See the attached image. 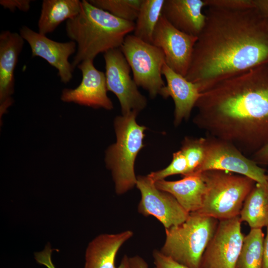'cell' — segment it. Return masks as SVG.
Returning a JSON list of instances; mask_svg holds the SVG:
<instances>
[{"label": "cell", "mask_w": 268, "mask_h": 268, "mask_svg": "<svg viewBox=\"0 0 268 268\" xmlns=\"http://www.w3.org/2000/svg\"><path fill=\"white\" fill-rule=\"evenodd\" d=\"M204 6L205 0H165L162 15L180 31L198 37L205 24Z\"/></svg>", "instance_id": "obj_17"}, {"label": "cell", "mask_w": 268, "mask_h": 268, "mask_svg": "<svg viewBox=\"0 0 268 268\" xmlns=\"http://www.w3.org/2000/svg\"><path fill=\"white\" fill-rule=\"evenodd\" d=\"M129 268H148L147 262L140 256L129 257Z\"/></svg>", "instance_id": "obj_32"}, {"label": "cell", "mask_w": 268, "mask_h": 268, "mask_svg": "<svg viewBox=\"0 0 268 268\" xmlns=\"http://www.w3.org/2000/svg\"><path fill=\"white\" fill-rule=\"evenodd\" d=\"M206 6L229 10H243L255 8L254 0H205Z\"/></svg>", "instance_id": "obj_27"}, {"label": "cell", "mask_w": 268, "mask_h": 268, "mask_svg": "<svg viewBox=\"0 0 268 268\" xmlns=\"http://www.w3.org/2000/svg\"><path fill=\"white\" fill-rule=\"evenodd\" d=\"M241 222L239 216L219 221L200 268H236L244 238Z\"/></svg>", "instance_id": "obj_10"}, {"label": "cell", "mask_w": 268, "mask_h": 268, "mask_svg": "<svg viewBox=\"0 0 268 268\" xmlns=\"http://www.w3.org/2000/svg\"><path fill=\"white\" fill-rule=\"evenodd\" d=\"M52 252L51 246L48 245L43 251L35 254V259L38 263L47 268H56L52 260Z\"/></svg>", "instance_id": "obj_30"}, {"label": "cell", "mask_w": 268, "mask_h": 268, "mask_svg": "<svg viewBox=\"0 0 268 268\" xmlns=\"http://www.w3.org/2000/svg\"><path fill=\"white\" fill-rule=\"evenodd\" d=\"M166 85L162 89L160 95L164 98L171 97L174 102V123L179 125L183 120H187L201 95L197 85L176 72L165 64L162 69Z\"/></svg>", "instance_id": "obj_16"}, {"label": "cell", "mask_w": 268, "mask_h": 268, "mask_svg": "<svg viewBox=\"0 0 268 268\" xmlns=\"http://www.w3.org/2000/svg\"><path fill=\"white\" fill-rule=\"evenodd\" d=\"M188 172V164L185 155L181 150L173 154L170 164L165 168L152 172L148 176L154 181L164 180L165 178L174 175L180 174L185 176Z\"/></svg>", "instance_id": "obj_26"}, {"label": "cell", "mask_w": 268, "mask_h": 268, "mask_svg": "<svg viewBox=\"0 0 268 268\" xmlns=\"http://www.w3.org/2000/svg\"><path fill=\"white\" fill-rule=\"evenodd\" d=\"M198 37L174 27L162 15L154 30L152 44L164 53L165 64L176 72L186 76Z\"/></svg>", "instance_id": "obj_12"}, {"label": "cell", "mask_w": 268, "mask_h": 268, "mask_svg": "<svg viewBox=\"0 0 268 268\" xmlns=\"http://www.w3.org/2000/svg\"><path fill=\"white\" fill-rule=\"evenodd\" d=\"M136 186L141 195L138 212L155 217L165 229L181 224L188 217L190 213L172 195L158 189L148 175L137 177Z\"/></svg>", "instance_id": "obj_11"}, {"label": "cell", "mask_w": 268, "mask_h": 268, "mask_svg": "<svg viewBox=\"0 0 268 268\" xmlns=\"http://www.w3.org/2000/svg\"><path fill=\"white\" fill-rule=\"evenodd\" d=\"M93 5L121 19L135 20L142 0H89Z\"/></svg>", "instance_id": "obj_24"}, {"label": "cell", "mask_w": 268, "mask_h": 268, "mask_svg": "<svg viewBox=\"0 0 268 268\" xmlns=\"http://www.w3.org/2000/svg\"><path fill=\"white\" fill-rule=\"evenodd\" d=\"M137 114L132 111L115 119L116 141L106 151L105 163L111 171L118 195L124 194L136 186L134 162L144 146L143 139L146 129L136 123Z\"/></svg>", "instance_id": "obj_4"}, {"label": "cell", "mask_w": 268, "mask_h": 268, "mask_svg": "<svg viewBox=\"0 0 268 268\" xmlns=\"http://www.w3.org/2000/svg\"><path fill=\"white\" fill-rule=\"evenodd\" d=\"M165 0H142L134 30V35L152 44L155 27L162 15Z\"/></svg>", "instance_id": "obj_22"}, {"label": "cell", "mask_w": 268, "mask_h": 268, "mask_svg": "<svg viewBox=\"0 0 268 268\" xmlns=\"http://www.w3.org/2000/svg\"><path fill=\"white\" fill-rule=\"evenodd\" d=\"M255 8L268 18V0H254Z\"/></svg>", "instance_id": "obj_33"}, {"label": "cell", "mask_w": 268, "mask_h": 268, "mask_svg": "<svg viewBox=\"0 0 268 268\" xmlns=\"http://www.w3.org/2000/svg\"><path fill=\"white\" fill-rule=\"evenodd\" d=\"M204 138V160L195 174L207 170H221L248 177L256 183L268 184L267 170L247 157L234 144L209 135Z\"/></svg>", "instance_id": "obj_8"}, {"label": "cell", "mask_w": 268, "mask_h": 268, "mask_svg": "<svg viewBox=\"0 0 268 268\" xmlns=\"http://www.w3.org/2000/svg\"><path fill=\"white\" fill-rule=\"evenodd\" d=\"M200 174L206 191L202 207L197 212L219 221L239 216L256 182L248 177L221 170H207Z\"/></svg>", "instance_id": "obj_5"}, {"label": "cell", "mask_w": 268, "mask_h": 268, "mask_svg": "<svg viewBox=\"0 0 268 268\" xmlns=\"http://www.w3.org/2000/svg\"><path fill=\"white\" fill-rule=\"evenodd\" d=\"M77 67L82 74L81 82L75 88L64 89L61 100L94 108L112 110L113 104L107 94L105 73L95 67L92 60L82 61Z\"/></svg>", "instance_id": "obj_13"}, {"label": "cell", "mask_w": 268, "mask_h": 268, "mask_svg": "<svg viewBox=\"0 0 268 268\" xmlns=\"http://www.w3.org/2000/svg\"><path fill=\"white\" fill-rule=\"evenodd\" d=\"M185 76L201 93L217 83L268 64V18L255 8L208 6Z\"/></svg>", "instance_id": "obj_1"}, {"label": "cell", "mask_w": 268, "mask_h": 268, "mask_svg": "<svg viewBox=\"0 0 268 268\" xmlns=\"http://www.w3.org/2000/svg\"><path fill=\"white\" fill-rule=\"evenodd\" d=\"M104 59L107 90L117 96L122 115L132 111L138 113L143 110L147 105V100L131 77V69L120 49L105 52Z\"/></svg>", "instance_id": "obj_9"}, {"label": "cell", "mask_w": 268, "mask_h": 268, "mask_svg": "<svg viewBox=\"0 0 268 268\" xmlns=\"http://www.w3.org/2000/svg\"><path fill=\"white\" fill-rule=\"evenodd\" d=\"M251 157V159L258 165H268V143L256 151Z\"/></svg>", "instance_id": "obj_31"}, {"label": "cell", "mask_w": 268, "mask_h": 268, "mask_svg": "<svg viewBox=\"0 0 268 268\" xmlns=\"http://www.w3.org/2000/svg\"><path fill=\"white\" fill-rule=\"evenodd\" d=\"M239 216L251 229L268 226V184L256 183L243 203Z\"/></svg>", "instance_id": "obj_21"}, {"label": "cell", "mask_w": 268, "mask_h": 268, "mask_svg": "<svg viewBox=\"0 0 268 268\" xmlns=\"http://www.w3.org/2000/svg\"><path fill=\"white\" fill-rule=\"evenodd\" d=\"M266 177H267V182L268 183V170H267V172H266Z\"/></svg>", "instance_id": "obj_36"}, {"label": "cell", "mask_w": 268, "mask_h": 268, "mask_svg": "<svg viewBox=\"0 0 268 268\" xmlns=\"http://www.w3.org/2000/svg\"><path fill=\"white\" fill-rule=\"evenodd\" d=\"M134 27V22L118 18L89 0H81L79 13L66 25L67 36L77 46L73 67L84 60H94L101 53L120 48Z\"/></svg>", "instance_id": "obj_3"}, {"label": "cell", "mask_w": 268, "mask_h": 268, "mask_svg": "<svg viewBox=\"0 0 268 268\" xmlns=\"http://www.w3.org/2000/svg\"><path fill=\"white\" fill-rule=\"evenodd\" d=\"M152 257L154 268H191L164 255L160 250H153Z\"/></svg>", "instance_id": "obj_28"}, {"label": "cell", "mask_w": 268, "mask_h": 268, "mask_svg": "<svg viewBox=\"0 0 268 268\" xmlns=\"http://www.w3.org/2000/svg\"><path fill=\"white\" fill-rule=\"evenodd\" d=\"M219 220L198 212L190 213L181 224L165 230L160 249L164 255L191 268H200L203 253Z\"/></svg>", "instance_id": "obj_6"}, {"label": "cell", "mask_w": 268, "mask_h": 268, "mask_svg": "<svg viewBox=\"0 0 268 268\" xmlns=\"http://www.w3.org/2000/svg\"><path fill=\"white\" fill-rule=\"evenodd\" d=\"M24 40L19 33L9 30L0 34V114L5 113L13 102L14 71Z\"/></svg>", "instance_id": "obj_15"}, {"label": "cell", "mask_w": 268, "mask_h": 268, "mask_svg": "<svg viewBox=\"0 0 268 268\" xmlns=\"http://www.w3.org/2000/svg\"><path fill=\"white\" fill-rule=\"evenodd\" d=\"M79 0H44L38 21V32L46 35L53 32L65 20L75 17L80 10Z\"/></svg>", "instance_id": "obj_20"}, {"label": "cell", "mask_w": 268, "mask_h": 268, "mask_svg": "<svg viewBox=\"0 0 268 268\" xmlns=\"http://www.w3.org/2000/svg\"><path fill=\"white\" fill-rule=\"evenodd\" d=\"M31 0H0V4L4 8L9 9L11 11H14L16 8L26 12L30 8Z\"/></svg>", "instance_id": "obj_29"}, {"label": "cell", "mask_w": 268, "mask_h": 268, "mask_svg": "<svg viewBox=\"0 0 268 268\" xmlns=\"http://www.w3.org/2000/svg\"><path fill=\"white\" fill-rule=\"evenodd\" d=\"M263 268H268V226L267 227V233L264 239Z\"/></svg>", "instance_id": "obj_34"}, {"label": "cell", "mask_w": 268, "mask_h": 268, "mask_svg": "<svg viewBox=\"0 0 268 268\" xmlns=\"http://www.w3.org/2000/svg\"><path fill=\"white\" fill-rule=\"evenodd\" d=\"M133 235L132 231L127 230L115 234H102L94 238L86 249L84 268H117V253Z\"/></svg>", "instance_id": "obj_18"}, {"label": "cell", "mask_w": 268, "mask_h": 268, "mask_svg": "<svg viewBox=\"0 0 268 268\" xmlns=\"http://www.w3.org/2000/svg\"><path fill=\"white\" fill-rule=\"evenodd\" d=\"M155 183L158 189L172 195L189 213L201 208L206 186L200 174L184 176L177 181L164 179Z\"/></svg>", "instance_id": "obj_19"}, {"label": "cell", "mask_w": 268, "mask_h": 268, "mask_svg": "<svg viewBox=\"0 0 268 268\" xmlns=\"http://www.w3.org/2000/svg\"><path fill=\"white\" fill-rule=\"evenodd\" d=\"M120 49L130 67L137 85L147 91L152 98L160 95L165 86L162 77V67L165 64L162 50L134 34L126 37Z\"/></svg>", "instance_id": "obj_7"}, {"label": "cell", "mask_w": 268, "mask_h": 268, "mask_svg": "<svg viewBox=\"0 0 268 268\" xmlns=\"http://www.w3.org/2000/svg\"><path fill=\"white\" fill-rule=\"evenodd\" d=\"M204 137H186L182 141L180 150L188 164V172L185 176L196 174L201 166L204 158Z\"/></svg>", "instance_id": "obj_25"}, {"label": "cell", "mask_w": 268, "mask_h": 268, "mask_svg": "<svg viewBox=\"0 0 268 268\" xmlns=\"http://www.w3.org/2000/svg\"><path fill=\"white\" fill-rule=\"evenodd\" d=\"M117 268H129V257L125 255Z\"/></svg>", "instance_id": "obj_35"}, {"label": "cell", "mask_w": 268, "mask_h": 268, "mask_svg": "<svg viewBox=\"0 0 268 268\" xmlns=\"http://www.w3.org/2000/svg\"><path fill=\"white\" fill-rule=\"evenodd\" d=\"M19 34L28 43L32 57H40L56 68L61 82L67 83L70 81L74 68L68 58L76 51L75 42L55 41L26 26L21 27Z\"/></svg>", "instance_id": "obj_14"}, {"label": "cell", "mask_w": 268, "mask_h": 268, "mask_svg": "<svg viewBox=\"0 0 268 268\" xmlns=\"http://www.w3.org/2000/svg\"><path fill=\"white\" fill-rule=\"evenodd\" d=\"M264 239L262 229H251L244 236L236 268H263Z\"/></svg>", "instance_id": "obj_23"}, {"label": "cell", "mask_w": 268, "mask_h": 268, "mask_svg": "<svg viewBox=\"0 0 268 268\" xmlns=\"http://www.w3.org/2000/svg\"><path fill=\"white\" fill-rule=\"evenodd\" d=\"M195 107L198 128L251 156L268 143V64L201 92Z\"/></svg>", "instance_id": "obj_2"}]
</instances>
